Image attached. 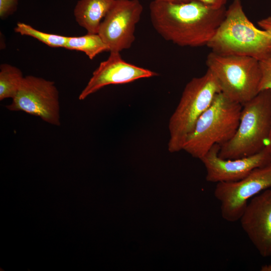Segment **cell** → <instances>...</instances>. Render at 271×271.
<instances>
[{
    "mask_svg": "<svg viewBox=\"0 0 271 271\" xmlns=\"http://www.w3.org/2000/svg\"><path fill=\"white\" fill-rule=\"evenodd\" d=\"M226 9H213L192 0L183 3L153 0L149 5L153 27L165 40L182 47L206 45L223 20Z\"/></svg>",
    "mask_w": 271,
    "mask_h": 271,
    "instance_id": "1",
    "label": "cell"
},
{
    "mask_svg": "<svg viewBox=\"0 0 271 271\" xmlns=\"http://www.w3.org/2000/svg\"><path fill=\"white\" fill-rule=\"evenodd\" d=\"M206 46L221 55L249 56L259 61L271 58V36L248 19L240 0H233L226 9Z\"/></svg>",
    "mask_w": 271,
    "mask_h": 271,
    "instance_id": "2",
    "label": "cell"
},
{
    "mask_svg": "<svg viewBox=\"0 0 271 271\" xmlns=\"http://www.w3.org/2000/svg\"><path fill=\"white\" fill-rule=\"evenodd\" d=\"M242 107L222 93H217L198 119L182 150L200 160L214 145L228 142L238 127Z\"/></svg>",
    "mask_w": 271,
    "mask_h": 271,
    "instance_id": "3",
    "label": "cell"
},
{
    "mask_svg": "<svg viewBox=\"0 0 271 271\" xmlns=\"http://www.w3.org/2000/svg\"><path fill=\"white\" fill-rule=\"evenodd\" d=\"M270 126L271 91L264 90L242 104L237 130L220 146L219 156L235 159L259 152L266 147Z\"/></svg>",
    "mask_w": 271,
    "mask_h": 271,
    "instance_id": "4",
    "label": "cell"
},
{
    "mask_svg": "<svg viewBox=\"0 0 271 271\" xmlns=\"http://www.w3.org/2000/svg\"><path fill=\"white\" fill-rule=\"evenodd\" d=\"M221 92L218 82L207 69L202 76L192 78L185 86L179 102L169 122L170 152L183 150L184 143L199 118Z\"/></svg>",
    "mask_w": 271,
    "mask_h": 271,
    "instance_id": "5",
    "label": "cell"
},
{
    "mask_svg": "<svg viewBox=\"0 0 271 271\" xmlns=\"http://www.w3.org/2000/svg\"><path fill=\"white\" fill-rule=\"evenodd\" d=\"M206 64L216 78L221 92L230 100L242 105L259 92L261 74L257 59L211 52Z\"/></svg>",
    "mask_w": 271,
    "mask_h": 271,
    "instance_id": "6",
    "label": "cell"
},
{
    "mask_svg": "<svg viewBox=\"0 0 271 271\" xmlns=\"http://www.w3.org/2000/svg\"><path fill=\"white\" fill-rule=\"evenodd\" d=\"M269 188H271V163L254 169L239 181L217 183L214 194L220 203L222 217L233 222L239 220L248 199Z\"/></svg>",
    "mask_w": 271,
    "mask_h": 271,
    "instance_id": "7",
    "label": "cell"
},
{
    "mask_svg": "<svg viewBox=\"0 0 271 271\" xmlns=\"http://www.w3.org/2000/svg\"><path fill=\"white\" fill-rule=\"evenodd\" d=\"M6 107L39 116L51 124H60L59 91L53 81L43 78L24 77L12 102Z\"/></svg>",
    "mask_w": 271,
    "mask_h": 271,
    "instance_id": "8",
    "label": "cell"
},
{
    "mask_svg": "<svg viewBox=\"0 0 271 271\" xmlns=\"http://www.w3.org/2000/svg\"><path fill=\"white\" fill-rule=\"evenodd\" d=\"M143 11L139 0H115L98 33L110 52H120L131 47L135 40L136 26Z\"/></svg>",
    "mask_w": 271,
    "mask_h": 271,
    "instance_id": "9",
    "label": "cell"
},
{
    "mask_svg": "<svg viewBox=\"0 0 271 271\" xmlns=\"http://www.w3.org/2000/svg\"><path fill=\"white\" fill-rule=\"evenodd\" d=\"M220 148L219 145H214L200 159L206 168L208 182L238 181L254 169L271 163V153L266 147L254 155L235 159L221 158L218 155Z\"/></svg>",
    "mask_w": 271,
    "mask_h": 271,
    "instance_id": "10",
    "label": "cell"
},
{
    "mask_svg": "<svg viewBox=\"0 0 271 271\" xmlns=\"http://www.w3.org/2000/svg\"><path fill=\"white\" fill-rule=\"evenodd\" d=\"M241 227L259 253L271 256V188L252 197L239 219Z\"/></svg>",
    "mask_w": 271,
    "mask_h": 271,
    "instance_id": "11",
    "label": "cell"
},
{
    "mask_svg": "<svg viewBox=\"0 0 271 271\" xmlns=\"http://www.w3.org/2000/svg\"><path fill=\"white\" fill-rule=\"evenodd\" d=\"M157 75L158 74L153 71L125 61L120 52H111L108 58L101 62L94 71L78 98L84 100L108 85L125 84Z\"/></svg>",
    "mask_w": 271,
    "mask_h": 271,
    "instance_id": "12",
    "label": "cell"
},
{
    "mask_svg": "<svg viewBox=\"0 0 271 271\" xmlns=\"http://www.w3.org/2000/svg\"><path fill=\"white\" fill-rule=\"evenodd\" d=\"M115 0H79L74 9L78 24L89 34H98L100 25Z\"/></svg>",
    "mask_w": 271,
    "mask_h": 271,
    "instance_id": "13",
    "label": "cell"
},
{
    "mask_svg": "<svg viewBox=\"0 0 271 271\" xmlns=\"http://www.w3.org/2000/svg\"><path fill=\"white\" fill-rule=\"evenodd\" d=\"M65 48L83 52L91 60L103 52L109 51L98 34L87 33L82 36L68 37Z\"/></svg>",
    "mask_w": 271,
    "mask_h": 271,
    "instance_id": "14",
    "label": "cell"
},
{
    "mask_svg": "<svg viewBox=\"0 0 271 271\" xmlns=\"http://www.w3.org/2000/svg\"><path fill=\"white\" fill-rule=\"evenodd\" d=\"M22 71L7 63L0 66V100L11 98L17 94L24 79Z\"/></svg>",
    "mask_w": 271,
    "mask_h": 271,
    "instance_id": "15",
    "label": "cell"
},
{
    "mask_svg": "<svg viewBox=\"0 0 271 271\" xmlns=\"http://www.w3.org/2000/svg\"><path fill=\"white\" fill-rule=\"evenodd\" d=\"M14 31L22 35L34 38L47 46L53 48H65L68 39L67 36L40 31L31 26L22 22H18L17 24Z\"/></svg>",
    "mask_w": 271,
    "mask_h": 271,
    "instance_id": "16",
    "label": "cell"
},
{
    "mask_svg": "<svg viewBox=\"0 0 271 271\" xmlns=\"http://www.w3.org/2000/svg\"><path fill=\"white\" fill-rule=\"evenodd\" d=\"M261 70V81L259 92L264 90L271 91V58L259 61Z\"/></svg>",
    "mask_w": 271,
    "mask_h": 271,
    "instance_id": "17",
    "label": "cell"
},
{
    "mask_svg": "<svg viewBox=\"0 0 271 271\" xmlns=\"http://www.w3.org/2000/svg\"><path fill=\"white\" fill-rule=\"evenodd\" d=\"M19 0H0V17L7 18L17 9Z\"/></svg>",
    "mask_w": 271,
    "mask_h": 271,
    "instance_id": "18",
    "label": "cell"
},
{
    "mask_svg": "<svg viewBox=\"0 0 271 271\" xmlns=\"http://www.w3.org/2000/svg\"><path fill=\"white\" fill-rule=\"evenodd\" d=\"M215 9H219L225 7L227 0H196Z\"/></svg>",
    "mask_w": 271,
    "mask_h": 271,
    "instance_id": "19",
    "label": "cell"
},
{
    "mask_svg": "<svg viewBox=\"0 0 271 271\" xmlns=\"http://www.w3.org/2000/svg\"><path fill=\"white\" fill-rule=\"evenodd\" d=\"M262 30L265 31L271 36V17L269 16L257 22Z\"/></svg>",
    "mask_w": 271,
    "mask_h": 271,
    "instance_id": "20",
    "label": "cell"
},
{
    "mask_svg": "<svg viewBox=\"0 0 271 271\" xmlns=\"http://www.w3.org/2000/svg\"><path fill=\"white\" fill-rule=\"evenodd\" d=\"M158 2H165L173 3H183L189 2L192 0H154Z\"/></svg>",
    "mask_w": 271,
    "mask_h": 271,
    "instance_id": "21",
    "label": "cell"
},
{
    "mask_svg": "<svg viewBox=\"0 0 271 271\" xmlns=\"http://www.w3.org/2000/svg\"><path fill=\"white\" fill-rule=\"evenodd\" d=\"M265 147L271 153V126H270V130L269 135Z\"/></svg>",
    "mask_w": 271,
    "mask_h": 271,
    "instance_id": "22",
    "label": "cell"
},
{
    "mask_svg": "<svg viewBox=\"0 0 271 271\" xmlns=\"http://www.w3.org/2000/svg\"><path fill=\"white\" fill-rule=\"evenodd\" d=\"M260 270L261 271H271V264L261 266Z\"/></svg>",
    "mask_w": 271,
    "mask_h": 271,
    "instance_id": "23",
    "label": "cell"
}]
</instances>
